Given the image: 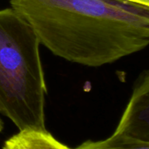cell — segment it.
I'll return each instance as SVG.
<instances>
[{
    "instance_id": "6da1fadb",
    "label": "cell",
    "mask_w": 149,
    "mask_h": 149,
    "mask_svg": "<svg viewBox=\"0 0 149 149\" xmlns=\"http://www.w3.org/2000/svg\"><path fill=\"white\" fill-rule=\"evenodd\" d=\"M54 55L86 66L114 63L149 45V7L126 0H11Z\"/></svg>"
},
{
    "instance_id": "7a4b0ae2",
    "label": "cell",
    "mask_w": 149,
    "mask_h": 149,
    "mask_svg": "<svg viewBox=\"0 0 149 149\" xmlns=\"http://www.w3.org/2000/svg\"><path fill=\"white\" fill-rule=\"evenodd\" d=\"M40 45L35 31L17 10H0V113L19 132L46 130Z\"/></svg>"
},
{
    "instance_id": "3957f363",
    "label": "cell",
    "mask_w": 149,
    "mask_h": 149,
    "mask_svg": "<svg viewBox=\"0 0 149 149\" xmlns=\"http://www.w3.org/2000/svg\"><path fill=\"white\" fill-rule=\"evenodd\" d=\"M114 134L149 142V69L136 79Z\"/></svg>"
},
{
    "instance_id": "277c9868",
    "label": "cell",
    "mask_w": 149,
    "mask_h": 149,
    "mask_svg": "<svg viewBox=\"0 0 149 149\" xmlns=\"http://www.w3.org/2000/svg\"><path fill=\"white\" fill-rule=\"evenodd\" d=\"M3 149H71L47 130L21 131L8 139Z\"/></svg>"
},
{
    "instance_id": "5b68a950",
    "label": "cell",
    "mask_w": 149,
    "mask_h": 149,
    "mask_svg": "<svg viewBox=\"0 0 149 149\" xmlns=\"http://www.w3.org/2000/svg\"><path fill=\"white\" fill-rule=\"evenodd\" d=\"M75 149H149V142L112 134L102 141H88Z\"/></svg>"
},
{
    "instance_id": "8992f818",
    "label": "cell",
    "mask_w": 149,
    "mask_h": 149,
    "mask_svg": "<svg viewBox=\"0 0 149 149\" xmlns=\"http://www.w3.org/2000/svg\"><path fill=\"white\" fill-rule=\"evenodd\" d=\"M126 1L133 2V3H139V4L149 7V0H126Z\"/></svg>"
},
{
    "instance_id": "52a82bcc",
    "label": "cell",
    "mask_w": 149,
    "mask_h": 149,
    "mask_svg": "<svg viewBox=\"0 0 149 149\" xmlns=\"http://www.w3.org/2000/svg\"><path fill=\"white\" fill-rule=\"evenodd\" d=\"M3 130H4V124H3V121H2V120L0 118V134H2Z\"/></svg>"
}]
</instances>
